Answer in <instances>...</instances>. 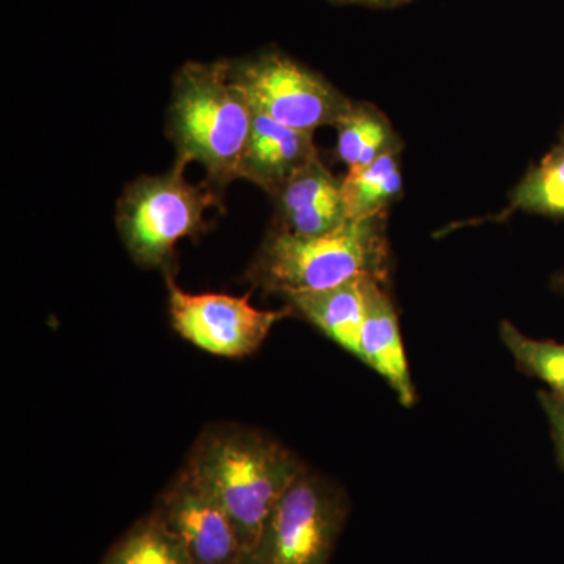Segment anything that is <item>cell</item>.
Instances as JSON below:
<instances>
[{
  "instance_id": "cell-8",
  "label": "cell",
  "mask_w": 564,
  "mask_h": 564,
  "mask_svg": "<svg viewBox=\"0 0 564 564\" xmlns=\"http://www.w3.org/2000/svg\"><path fill=\"white\" fill-rule=\"evenodd\" d=\"M152 513L180 538L195 564H240L243 549L232 522L185 467Z\"/></svg>"
},
{
  "instance_id": "cell-7",
  "label": "cell",
  "mask_w": 564,
  "mask_h": 564,
  "mask_svg": "<svg viewBox=\"0 0 564 564\" xmlns=\"http://www.w3.org/2000/svg\"><path fill=\"white\" fill-rule=\"evenodd\" d=\"M166 285L174 329L195 347L225 358H242L258 350L273 326L292 313L291 307L258 310L248 296L188 293L177 288L170 273Z\"/></svg>"
},
{
  "instance_id": "cell-16",
  "label": "cell",
  "mask_w": 564,
  "mask_h": 564,
  "mask_svg": "<svg viewBox=\"0 0 564 564\" xmlns=\"http://www.w3.org/2000/svg\"><path fill=\"white\" fill-rule=\"evenodd\" d=\"M544 217L564 218V141L525 174L511 193L510 207Z\"/></svg>"
},
{
  "instance_id": "cell-9",
  "label": "cell",
  "mask_w": 564,
  "mask_h": 564,
  "mask_svg": "<svg viewBox=\"0 0 564 564\" xmlns=\"http://www.w3.org/2000/svg\"><path fill=\"white\" fill-rule=\"evenodd\" d=\"M272 196L280 217L276 228L295 236H321L350 220L345 210L343 181L333 176L321 158Z\"/></svg>"
},
{
  "instance_id": "cell-21",
  "label": "cell",
  "mask_w": 564,
  "mask_h": 564,
  "mask_svg": "<svg viewBox=\"0 0 564 564\" xmlns=\"http://www.w3.org/2000/svg\"><path fill=\"white\" fill-rule=\"evenodd\" d=\"M562 141H564V132H563Z\"/></svg>"
},
{
  "instance_id": "cell-1",
  "label": "cell",
  "mask_w": 564,
  "mask_h": 564,
  "mask_svg": "<svg viewBox=\"0 0 564 564\" xmlns=\"http://www.w3.org/2000/svg\"><path fill=\"white\" fill-rule=\"evenodd\" d=\"M184 467L228 516L243 555L258 541L281 497L306 469L284 445L240 425L204 430Z\"/></svg>"
},
{
  "instance_id": "cell-3",
  "label": "cell",
  "mask_w": 564,
  "mask_h": 564,
  "mask_svg": "<svg viewBox=\"0 0 564 564\" xmlns=\"http://www.w3.org/2000/svg\"><path fill=\"white\" fill-rule=\"evenodd\" d=\"M252 284L267 292L322 291L359 276L388 282L386 214L351 218L321 236L274 228L250 269Z\"/></svg>"
},
{
  "instance_id": "cell-14",
  "label": "cell",
  "mask_w": 564,
  "mask_h": 564,
  "mask_svg": "<svg viewBox=\"0 0 564 564\" xmlns=\"http://www.w3.org/2000/svg\"><path fill=\"white\" fill-rule=\"evenodd\" d=\"M402 191L399 152H389L370 165L348 170L343 181L345 210L350 220L386 214Z\"/></svg>"
},
{
  "instance_id": "cell-6",
  "label": "cell",
  "mask_w": 564,
  "mask_h": 564,
  "mask_svg": "<svg viewBox=\"0 0 564 564\" xmlns=\"http://www.w3.org/2000/svg\"><path fill=\"white\" fill-rule=\"evenodd\" d=\"M231 74L252 109L296 131L336 126L352 104L318 74L274 52L231 63Z\"/></svg>"
},
{
  "instance_id": "cell-2",
  "label": "cell",
  "mask_w": 564,
  "mask_h": 564,
  "mask_svg": "<svg viewBox=\"0 0 564 564\" xmlns=\"http://www.w3.org/2000/svg\"><path fill=\"white\" fill-rule=\"evenodd\" d=\"M254 109L232 79L231 63H187L174 77L169 137L177 161L202 163L225 187L240 180Z\"/></svg>"
},
{
  "instance_id": "cell-17",
  "label": "cell",
  "mask_w": 564,
  "mask_h": 564,
  "mask_svg": "<svg viewBox=\"0 0 564 564\" xmlns=\"http://www.w3.org/2000/svg\"><path fill=\"white\" fill-rule=\"evenodd\" d=\"M499 334L519 369L543 381L555 395L564 397V344L532 339L510 322L500 323Z\"/></svg>"
},
{
  "instance_id": "cell-12",
  "label": "cell",
  "mask_w": 564,
  "mask_h": 564,
  "mask_svg": "<svg viewBox=\"0 0 564 564\" xmlns=\"http://www.w3.org/2000/svg\"><path fill=\"white\" fill-rule=\"evenodd\" d=\"M366 278H355L322 291L292 292L282 296L292 313L302 315L328 339L358 358L366 315Z\"/></svg>"
},
{
  "instance_id": "cell-11",
  "label": "cell",
  "mask_w": 564,
  "mask_h": 564,
  "mask_svg": "<svg viewBox=\"0 0 564 564\" xmlns=\"http://www.w3.org/2000/svg\"><path fill=\"white\" fill-rule=\"evenodd\" d=\"M317 158L314 133L288 128L254 110L240 180L274 195Z\"/></svg>"
},
{
  "instance_id": "cell-13",
  "label": "cell",
  "mask_w": 564,
  "mask_h": 564,
  "mask_svg": "<svg viewBox=\"0 0 564 564\" xmlns=\"http://www.w3.org/2000/svg\"><path fill=\"white\" fill-rule=\"evenodd\" d=\"M334 128L337 129V158L348 170L362 169L402 148L391 121L370 104L352 102Z\"/></svg>"
},
{
  "instance_id": "cell-15",
  "label": "cell",
  "mask_w": 564,
  "mask_h": 564,
  "mask_svg": "<svg viewBox=\"0 0 564 564\" xmlns=\"http://www.w3.org/2000/svg\"><path fill=\"white\" fill-rule=\"evenodd\" d=\"M102 564H195L184 543L154 513L140 519Z\"/></svg>"
},
{
  "instance_id": "cell-19",
  "label": "cell",
  "mask_w": 564,
  "mask_h": 564,
  "mask_svg": "<svg viewBox=\"0 0 564 564\" xmlns=\"http://www.w3.org/2000/svg\"><path fill=\"white\" fill-rule=\"evenodd\" d=\"M334 2L361 3V6H372V7H392V6H399V3L404 2V0H334Z\"/></svg>"
},
{
  "instance_id": "cell-5",
  "label": "cell",
  "mask_w": 564,
  "mask_h": 564,
  "mask_svg": "<svg viewBox=\"0 0 564 564\" xmlns=\"http://www.w3.org/2000/svg\"><path fill=\"white\" fill-rule=\"evenodd\" d=\"M343 489L304 469L281 497L240 564H329L347 524Z\"/></svg>"
},
{
  "instance_id": "cell-20",
  "label": "cell",
  "mask_w": 564,
  "mask_h": 564,
  "mask_svg": "<svg viewBox=\"0 0 564 564\" xmlns=\"http://www.w3.org/2000/svg\"><path fill=\"white\" fill-rule=\"evenodd\" d=\"M552 288L564 296V272L556 274L554 281H552Z\"/></svg>"
},
{
  "instance_id": "cell-10",
  "label": "cell",
  "mask_w": 564,
  "mask_h": 564,
  "mask_svg": "<svg viewBox=\"0 0 564 564\" xmlns=\"http://www.w3.org/2000/svg\"><path fill=\"white\" fill-rule=\"evenodd\" d=\"M395 392L403 406L415 403V389L400 333L399 317L386 281L366 278V315L359 340V355Z\"/></svg>"
},
{
  "instance_id": "cell-4",
  "label": "cell",
  "mask_w": 564,
  "mask_h": 564,
  "mask_svg": "<svg viewBox=\"0 0 564 564\" xmlns=\"http://www.w3.org/2000/svg\"><path fill=\"white\" fill-rule=\"evenodd\" d=\"M184 163L162 176H141L118 202L117 225L133 261L169 273L181 240L206 228V212L218 204L209 185L191 184Z\"/></svg>"
},
{
  "instance_id": "cell-18",
  "label": "cell",
  "mask_w": 564,
  "mask_h": 564,
  "mask_svg": "<svg viewBox=\"0 0 564 564\" xmlns=\"http://www.w3.org/2000/svg\"><path fill=\"white\" fill-rule=\"evenodd\" d=\"M538 400H540L549 425H551L556 455H558L560 463H562L564 469V397L555 395L551 391H541L538 392Z\"/></svg>"
}]
</instances>
